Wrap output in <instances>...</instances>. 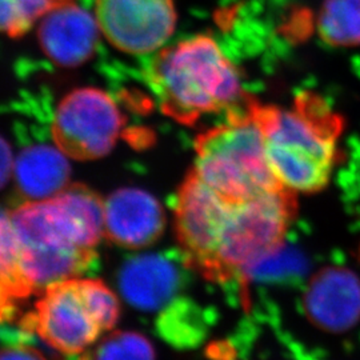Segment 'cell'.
Returning a JSON list of instances; mask_svg holds the SVG:
<instances>
[{"mask_svg":"<svg viewBox=\"0 0 360 360\" xmlns=\"http://www.w3.org/2000/svg\"><path fill=\"white\" fill-rule=\"evenodd\" d=\"M15 168V159L10 144L0 136V188L11 179Z\"/></svg>","mask_w":360,"mask_h":360,"instance_id":"obj_21","label":"cell"},{"mask_svg":"<svg viewBox=\"0 0 360 360\" xmlns=\"http://www.w3.org/2000/svg\"><path fill=\"white\" fill-rule=\"evenodd\" d=\"M311 324L328 334H342L360 321V279L347 269L318 272L303 296Z\"/></svg>","mask_w":360,"mask_h":360,"instance_id":"obj_11","label":"cell"},{"mask_svg":"<svg viewBox=\"0 0 360 360\" xmlns=\"http://www.w3.org/2000/svg\"><path fill=\"white\" fill-rule=\"evenodd\" d=\"M245 108L227 120L199 134L195 139V175L230 202H247L284 188L275 178L262 129Z\"/></svg>","mask_w":360,"mask_h":360,"instance_id":"obj_5","label":"cell"},{"mask_svg":"<svg viewBox=\"0 0 360 360\" xmlns=\"http://www.w3.org/2000/svg\"><path fill=\"white\" fill-rule=\"evenodd\" d=\"M166 227L158 199L139 188H122L104 200V236L116 245L139 250L154 245Z\"/></svg>","mask_w":360,"mask_h":360,"instance_id":"obj_10","label":"cell"},{"mask_svg":"<svg viewBox=\"0 0 360 360\" xmlns=\"http://www.w3.org/2000/svg\"><path fill=\"white\" fill-rule=\"evenodd\" d=\"M20 242L19 272L39 295L90 270L104 236V200L84 184L11 211Z\"/></svg>","mask_w":360,"mask_h":360,"instance_id":"obj_2","label":"cell"},{"mask_svg":"<svg viewBox=\"0 0 360 360\" xmlns=\"http://www.w3.org/2000/svg\"><path fill=\"white\" fill-rule=\"evenodd\" d=\"M206 311L190 299H175L160 312L155 323L158 335L175 348H193L207 335Z\"/></svg>","mask_w":360,"mask_h":360,"instance_id":"obj_14","label":"cell"},{"mask_svg":"<svg viewBox=\"0 0 360 360\" xmlns=\"http://www.w3.org/2000/svg\"><path fill=\"white\" fill-rule=\"evenodd\" d=\"M79 284L91 314L102 331L112 330L120 318V303L114 291L99 279L79 278Z\"/></svg>","mask_w":360,"mask_h":360,"instance_id":"obj_18","label":"cell"},{"mask_svg":"<svg viewBox=\"0 0 360 360\" xmlns=\"http://www.w3.org/2000/svg\"><path fill=\"white\" fill-rule=\"evenodd\" d=\"M117 281L129 306L142 312H155L175 300L183 285V275L167 257L142 255L123 264Z\"/></svg>","mask_w":360,"mask_h":360,"instance_id":"obj_12","label":"cell"},{"mask_svg":"<svg viewBox=\"0 0 360 360\" xmlns=\"http://www.w3.org/2000/svg\"><path fill=\"white\" fill-rule=\"evenodd\" d=\"M70 172L67 156L59 148L37 146L15 159L13 178L28 200H41L65 190Z\"/></svg>","mask_w":360,"mask_h":360,"instance_id":"obj_13","label":"cell"},{"mask_svg":"<svg viewBox=\"0 0 360 360\" xmlns=\"http://www.w3.org/2000/svg\"><path fill=\"white\" fill-rule=\"evenodd\" d=\"M318 30L321 38L335 47L360 46V0H324Z\"/></svg>","mask_w":360,"mask_h":360,"instance_id":"obj_15","label":"cell"},{"mask_svg":"<svg viewBox=\"0 0 360 360\" xmlns=\"http://www.w3.org/2000/svg\"><path fill=\"white\" fill-rule=\"evenodd\" d=\"M50 359H53V358L46 349L35 347V346H8L0 351V360Z\"/></svg>","mask_w":360,"mask_h":360,"instance_id":"obj_20","label":"cell"},{"mask_svg":"<svg viewBox=\"0 0 360 360\" xmlns=\"http://www.w3.org/2000/svg\"><path fill=\"white\" fill-rule=\"evenodd\" d=\"M143 75L162 112L184 126L206 116H227L251 101L236 65L208 35L154 52Z\"/></svg>","mask_w":360,"mask_h":360,"instance_id":"obj_3","label":"cell"},{"mask_svg":"<svg viewBox=\"0 0 360 360\" xmlns=\"http://www.w3.org/2000/svg\"><path fill=\"white\" fill-rule=\"evenodd\" d=\"M101 30L95 15L77 0H55L39 20L41 50L59 67L84 65L96 51Z\"/></svg>","mask_w":360,"mask_h":360,"instance_id":"obj_9","label":"cell"},{"mask_svg":"<svg viewBox=\"0 0 360 360\" xmlns=\"http://www.w3.org/2000/svg\"><path fill=\"white\" fill-rule=\"evenodd\" d=\"M55 0H0V34L19 38L39 23Z\"/></svg>","mask_w":360,"mask_h":360,"instance_id":"obj_17","label":"cell"},{"mask_svg":"<svg viewBox=\"0 0 360 360\" xmlns=\"http://www.w3.org/2000/svg\"><path fill=\"white\" fill-rule=\"evenodd\" d=\"M19 257L20 242L13 224L11 211L0 208V274L20 275Z\"/></svg>","mask_w":360,"mask_h":360,"instance_id":"obj_19","label":"cell"},{"mask_svg":"<svg viewBox=\"0 0 360 360\" xmlns=\"http://www.w3.org/2000/svg\"><path fill=\"white\" fill-rule=\"evenodd\" d=\"M250 107L278 181L294 193L322 191L338 163L343 117L322 96L309 91L296 95L288 107L255 99Z\"/></svg>","mask_w":360,"mask_h":360,"instance_id":"obj_4","label":"cell"},{"mask_svg":"<svg viewBox=\"0 0 360 360\" xmlns=\"http://www.w3.org/2000/svg\"><path fill=\"white\" fill-rule=\"evenodd\" d=\"M123 126L115 101L104 91L84 87L71 91L58 105L52 138L67 158L96 160L112 151Z\"/></svg>","mask_w":360,"mask_h":360,"instance_id":"obj_6","label":"cell"},{"mask_svg":"<svg viewBox=\"0 0 360 360\" xmlns=\"http://www.w3.org/2000/svg\"><path fill=\"white\" fill-rule=\"evenodd\" d=\"M19 324L38 336L59 359L83 354L102 334L83 296L79 276L44 288L32 311H26Z\"/></svg>","mask_w":360,"mask_h":360,"instance_id":"obj_7","label":"cell"},{"mask_svg":"<svg viewBox=\"0 0 360 360\" xmlns=\"http://www.w3.org/2000/svg\"><path fill=\"white\" fill-rule=\"evenodd\" d=\"M94 15L104 39L129 55L159 51L176 27L174 0H96Z\"/></svg>","mask_w":360,"mask_h":360,"instance_id":"obj_8","label":"cell"},{"mask_svg":"<svg viewBox=\"0 0 360 360\" xmlns=\"http://www.w3.org/2000/svg\"><path fill=\"white\" fill-rule=\"evenodd\" d=\"M70 360H156L153 342L138 331H116Z\"/></svg>","mask_w":360,"mask_h":360,"instance_id":"obj_16","label":"cell"},{"mask_svg":"<svg viewBox=\"0 0 360 360\" xmlns=\"http://www.w3.org/2000/svg\"><path fill=\"white\" fill-rule=\"evenodd\" d=\"M295 195L282 188L252 200L230 202L190 171L174 206L186 267L215 283L248 278L283 245L295 219Z\"/></svg>","mask_w":360,"mask_h":360,"instance_id":"obj_1","label":"cell"}]
</instances>
